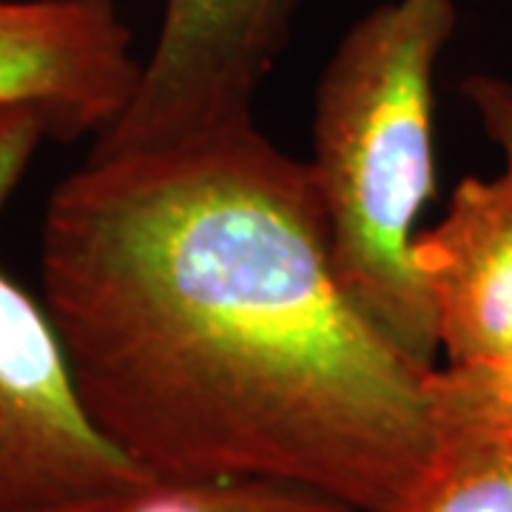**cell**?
<instances>
[{
  "mask_svg": "<svg viewBox=\"0 0 512 512\" xmlns=\"http://www.w3.org/2000/svg\"><path fill=\"white\" fill-rule=\"evenodd\" d=\"M77 512H356L328 495L274 481H151Z\"/></svg>",
  "mask_w": 512,
  "mask_h": 512,
  "instance_id": "8",
  "label": "cell"
},
{
  "mask_svg": "<svg viewBox=\"0 0 512 512\" xmlns=\"http://www.w3.org/2000/svg\"><path fill=\"white\" fill-rule=\"evenodd\" d=\"M427 393L441 456L512 444V356L481 365H436Z\"/></svg>",
  "mask_w": 512,
  "mask_h": 512,
  "instance_id": "7",
  "label": "cell"
},
{
  "mask_svg": "<svg viewBox=\"0 0 512 512\" xmlns=\"http://www.w3.org/2000/svg\"><path fill=\"white\" fill-rule=\"evenodd\" d=\"M464 100L476 111L484 134L512 165V80L498 74H473L461 86Z\"/></svg>",
  "mask_w": 512,
  "mask_h": 512,
  "instance_id": "10",
  "label": "cell"
},
{
  "mask_svg": "<svg viewBox=\"0 0 512 512\" xmlns=\"http://www.w3.org/2000/svg\"><path fill=\"white\" fill-rule=\"evenodd\" d=\"M46 137L35 109L0 111V214ZM151 481L97 430L46 305L0 265V512H77Z\"/></svg>",
  "mask_w": 512,
  "mask_h": 512,
  "instance_id": "3",
  "label": "cell"
},
{
  "mask_svg": "<svg viewBox=\"0 0 512 512\" xmlns=\"http://www.w3.org/2000/svg\"><path fill=\"white\" fill-rule=\"evenodd\" d=\"M140 72L117 0H0V111L35 109L49 137L106 131Z\"/></svg>",
  "mask_w": 512,
  "mask_h": 512,
  "instance_id": "5",
  "label": "cell"
},
{
  "mask_svg": "<svg viewBox=\"0 0 512 512\" xmlns=\"http://www.w3.org/2000/svg\"><path fill=\"white\" fill-rule=\"evenodd\" d=\"M456 0H387L350 26L313 94L311 174L333 262L379 328L436 367V330L413 268L436 194V66Z\"/></svg>",
  "mask_w": 512,
  "mask_h": 512,
  "instance_id": "2",
  "label": "cell"
},
{
  "mask_svg": "<svg viewBox=\"0 0 512 512\" xmlns=\"http://www.w3.org/2000/svg\"><path fill=\"white\" fill-rule=\"evenodd\" d=\"M302 0H165L126 111L92 148H151L254 123Z\"/></svg>",
  "mask_w": 512,
  "mask_h": 512,
  "instance_id": "4",
  "label": "cell"
},
{
  "mask_svg": "<svg viewBox=\"0 0 512 512\" xmlns=\"http://www.w3.org/2000/svg\"><path fill=\"white\" fill-rule=\"evenodd\" d=\"M393 512H512V444L444 453L427 484Z\"/></svg>",
  "mask_w": 512,
  "mask_h": 512,
  "instance_id": "9",
  "label": "cell"
},
{
  "mask_svg": "<svg viewBox=\"0 0 512 512\" xmlns=\"http://www.w3.org/2000/svg\"><path fill=\"white\" fill-rule=\"evenodd\" d=\"M410 254L447 365L510 359L512 165L498 177H464Z\"/></svg>",
  "mask_w": 512,
  "mask_h": 512,
  "instance_id": "6",
  "label": "cell"
},
{
  "mask_svg": "<svg viewBox=\"0 0 512 512\" xmlns=\"http://www.w3.org/2000/svg\"><path fill=\"white\" fill-rule=\"evenodd\" d=\"M40 285L86 413L157 481L393 512L439 467L433 367L350 296L311 165L256 120L92 148L46 205Z\"/></svg>",
  "mask_w": 512,
  "mask_h": 512,
  "instance_id": "1",
  "label": "cell"
}]
</instances>
